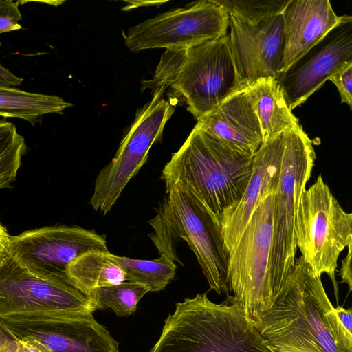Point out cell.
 <instances>
[{
	"mask_svg": "<svg viewBox=\"0 0 352 352\" xmlns=\"http://www.w3.org/2000/svg\"><path fill=\"white\" fill-rule=\"evenodd\" d=\"M17 339L0 320V352H14Z\"/></svg>",
	"mask_w": 352,
	"mask_h": 352,
	"instance_id": "cell-30",
	"label": "cell"
},
{
	"mask_svg": "<svg viewBox=\"0 0 352 352\" xmlns=\"http://www.w3.org/2000/svg\"><path fill=\"white\" fill-rule=\"evenodd\" d=\"M187 49L166 50L162 56L153 78L146 81L145 87L152 88L153 93L166 90L173 85L185 60Z\"/></svg>",
	"mask_w": 352,
	"mask_h": 352,
	"instance_id": "cell-26",
	"label": "cell"
},
{
	"mask_svg": "<svg viewBox=\"0 0 352 352\" xmlns=\"http://www.w3.org/2000/svg\"><path fill=\"white\" fill-rule=\"evenodd\" d=\"M312 141L299 125L284 132V146L274 206L270 266L272 289L278 292L296 261V220L300 197L314 166Z\"/></svg>",
	"mask_w": 352,
	"mask_h": 352,
	"instance_id": "cell-7",
	"label": "cell"
},
{
	"mask_svg": "<svg viewBox=\"0 0 352 352\" xmlns=\"http://www.w3.org/2000/svg\"><path fill=\"white\" fill-rule=\"evenodd\" d=\"M148 352H270L238 303L217 304L206 293L177 302Z\"/></svg>",
	"mask_w": 352,
	"mask_h": 352,
	"instance_id": "cell-3",
	"label": "cell"
},
{
	"mask_svg": "<svg viewBox=\"0 0 352 352\" xmlns=\"http://www.w3.org/2000/svg\"><path fill=\"white\" fill-rule=\"evenodd\" d=\"M348 252L346 256L342 261V265L340 269V276L342 278V283H346L349 292L352 290V272H351V256L352 243L347 246Z\"/></svg>",
	"mask_w": 352,
	"mask_h": 352,
	"instance_id": "cell-31",
	"label": "cell"
},
{
	"mask_svg": "<svg viewBox=\"0 0 352 352\" xmlns=\"http://www.w3.org/2000/svg\"><path fill=\"white\" fill-rule=\"evenodd\" d=\"M338 88L341 101L352 109V63H349L329 78Z\"/></svg>",
	"mask_w": 352,
	"mask_h": 352,
	"instance_id": "cell-28",
	"label": "cell"
},
{
	"mask_svg": "<svg viewBox=\"0 0 352 352\" xmlns=\"http://www.w3.org/2000/svg\"><path fill=\"white\" fill-rule=\"evenodd\" d=\"M23 81V78L14 75L0 63V87H16L20 85Z\"/></svg>",
	"mask_w": 352,
	"mask_h": 352,
	"instance_id": "cell-32",
	"label": "cell"
},
{
	"mask_svg": "<svg viewBox=\"0 0 352 352\" xmlns=\"http://www.w3.org/2000/svg\"><path fill=\"white\" fill-rule=\"evenodd\" d=\"M21 1L12 0H0V34L21 29L19 23L22 20L19 10Z\"/></svg>",
	"mask_w": 352,
	"mask_h": 352,
	"instance_id": "cell-27",
	"label": "cell"
},
{
	"mask_svg": "<svg viewBox=\"0 0 352 352\" xmlns=\"http://www.w3.org/2000/svg\"><path fill=\"white\" fill-rule=\"evenodd\" d=\"M284 49L280 72L341 21L328 0H290L283 13Z\"/></svg>",
	"mask_w": 352,
	"mask_h": 352,
	"instance_id": "cell-16",
	"label": "cell"
},
{
	"mask_svg": "<svg viewBox=\"0 0 352 352\" xmlns=\"http://www.w3.org/2000/svg\"><path fill=\"white\" fill-rule=\"evenodd\" d=\"M10 240V236L8 234L7 229L0 223V266L9 256L8 248Z\"/></svg>",
	"mask_w": 352,
	"mask_h": 352,
	"instance_id": "cell-33",
	"label": "cell"
},
{
	"mask_svg": "<svg viewBox=\"0 0 352 352\" xmlns=\"http://www.w3.org/2000/svg\"><path fill=\"white\" fill-rule=\"evenodd\" d=\"M229 14L213 0L191 3L129 28L125 45L132 52L190 49L227 35Z\"/></svg>",
	"mask_w": 352,
	"mask_h": 352,
	"instance_id": "cell-11",
	"label": "cell"
},
{
	"mask_svg": "<svg viewBox=\"0 0 352 352\" xmlns=\"http://www.w3.org/2000/svg\"><path fill=\"white\" fill-rule=\"evenodd\" d=\"M72 106L57 96L0 87V116L4 118H19L35 125L43 116L61 113Z\"/></svg>",
	"mask_w": 352,
	"mask_h": 352,
	"instance_id": "cell-21",
	"label": "cell"
},
{
	"mask_svg": "<svg viewBox=\"0 0 352 352\" xmlns=\"http://www.w3.org/2000/svg\"><path fill=\"white\" fill-rule=\"evenodd\" d=\"M296 243L300 256L314 273H325L330 278L338 302L336 270L340 254L352 243V214L343 210L321 175L300 197Z\"/></svg>",
	"mask_w": 352,
	"mask_h": 352,
	"instance_id": "cell-8",
	"label": "cell"
},
{
	"mask_svg": "<svg viewBox=\"0 0 352 352\" xmlns=\"http://www.w3.org/2000/svg\"><path fill=\"white\" fill-rule=\"evenodd\" d=\"M334 309L321 276L300 256L272 307L254 324L270 352H344L332 329Z\"/></svg>",
	"mask_w": 352,
	"mask_h": 352,
	"instance_id": "cell-1",
	"label": "cell"
},
{
	"mask_svg": "<svg viewBox=\"0 0 352 352\" xmlns=\"http://www.w3.org/2000/svg\"><path fill=\"white\" fill-rule=\"evenodd\" d=\"M246 91L261 125L263 142L299 125L275 79L258 80L246 87Z\"/></svg>",
	"mask_w": 352,
	"mask_h": 352,
	"instance_id": "cell-19",
	"label": "cell"
},
{
	"mask_svg": "<svg viewBox=\"0 0 352 352\" xmlns=\"http://www.w3.org/2000/svg\"><path fill=\"white\" fill-rule=\"evenodd\" d=\"M204 131L230 147L254 155L263 143L261 125L246 87L228 98L217 109L197 120Z\"/></svg>",
	"mask_w": 352,
	"mask_h": 352,
	"instance_id": "cell-17",
	"label": "cell"
},
{
	"mask_svg": "<svg viewBox=\"0 0 352 352\" xmlns=\"http://www.w3.org/2000/svg\"><path fill=\"white\" fill-rule=\"evenodd\" d=\"M14 352H53L44 342L35 336L28 335L17 339Z\"/></svg>",
	"mask_w": 352,
	"mask_h": 352,
	"instance_id": "cell-29",
	"label": "cell"
},
{
	"mask_svg": "<svg viewBox=\"0 0 352 352\" xmlns=\"http://www.w3.org/2000/svg\"><path fill=\"white\" fill-rule=\"evenodd\" d=\"M149 289L139 283L124 281L91 291L87 297L97 309L110 308L119 316H127L136 310L138 302Z\"/></svg>",
	"mask_w": 352,
	"mask_h": 352,
	"instance_id": "cell-23",
	"label": "cell"
},
{
	"mask_svg": "<svg viewBox=\"0 0 352 352\" xmlns=\"http://www.w3.org/2000/svg\"><path fill=\"white\" fill-rule=\"evenodd\" d=\"M90 251L108 252L105 236L67 226L43 227L10 236L8 248L9 256L21 267L67 282V266Z\"/></svg>",
	"mask_w": 352,
	"mask_h": 352,
	"instance_id": "cell-12",
	"label": "cell"
},
{
	"mask_svg": "<svg viewBox=\"0 0 352 352\" xmlns=\"http://www.w3.org/2000/svg\"><path fill=\"white\" fill-rule=\"evenodd\" d=\"M278 178L263 194L228 252L227 278L231 296L226 300L239 304L253 323L272 307L275 296L270 259Z\"/></svg>",
	"mask_w": 352,
	"mask_h": 352,
	"instance_id": "cell-6",
	"label": "cell"
},
{
	"mask_svg": "<svg viewBox=\"0 0 352 352\" xmlns=\"http://www.w3.org/2000/svg\"><path fill=\"white\" fill-rule=\"evenodd\" d=\"M352 63V16L340 23L276 78L292 111L326 80Z\"/></svg>",
	"mask_w": 352,
	"mask_h": 352,
	"instance_id": "cell-13",
	"label": "cell"
},
{
	"mask_svg": "<svg viewBox=\"0 0 352 352\" xmlns=\"http://www.w3.org/2000/svg\"><path fill=\"white\" fill-rule=\"evenodd\" d=\"M96 310L65 280L35 274L10 256L0 266V320L9 330L52 331Z\"/></svg>",
	"mask_w": 352,
	"mask_h": 352,
	"instance_id": "cell-5",
	"label": "cell"
},
{
	"mask_svg": "<svg viewBox=\"0 0 352 352\" xmlns=\"http://www.w3.org/2000/svg\"><path fill=\"white\" fill-rule=\"evenodd\" d=\"M253 155L211 136L197 124L165 165L166 192L179 185L193 194L219 222L243 195L252 173Z\"/></svg>",
	"mask_w": 352,
	"mask_h": 352,
	"instance_id": "cell-2",
	"label": "cell"
},
{
	"mask_svg": "<svg viewBox=\"0 0 352 352\" xmlns=\"http://www.w3.org/2000/svg\"><path fill=\"white\" fill-rule=\"evenodd\" d=\"M229 14L251 25L265 23L283 13L290 0H213Z\"/></svg>",
	"mask_w": 352,
	"mask_h": 352,
	"instance_id": "cell-25",
	"label": "cell"
},
{
	"mask_svg": "<svg viewBox=\"0 0 352 352\" xmlns=\"http://www.w3.org/2000/svg\"><path fill=\"white\" fill-rule=\"evenodd\" d=\"M284 133L263 142L253 155L252 173L240 200L226 211L220 221L228 252L233 248L263 194L279 176Z\"/></svg>",
	"mask_w": 352,
	"mask_h": 352,
	"instance_id": "cell-15",
	"label": "cell"
},
{
	"mask_svg": "<svg viewBox=\"0 0 352 352\" xmlns=\"http://www.w3.org/2000/svg\"><path fill=\"white\" fill-rule=\"evenodd\" d=\"M170 88L184 100L187 110L197 120L245 88L233 58L228 35L188 49Z\"/></svg>",
	"mask_w": 352,
	"mask_h": 352,
	"instance_id": "cell-10",
	"label": "cell"
},
{
	"mask_svg": "<svg viewBox=\"0 0 352 352\" xmlns=\"http://www.w3.org/2000/svg\"><path fill=\"white\" fill-rule=\"evenodd\" d=\"M229 27L231 51L244 87L261 79H276L283 56L282 14L254 25L229 16Z\"/></svg>",
	"mask_w": 352,
	"mask_h": 352,
	"instance_id": "cell-14",
	"label": "cell"
},
{
	"mask_svg": "<svg viewBox=\"0 0 352 352\" xmlns=\"http://www.w3.org/2000/svg\"><path fill=\"white\" fill-rule=\"evenodd\" d=\"M164 92L154 91L152 99L137 111L114 157L96 178L89 204L103 215L110 212L129 182L146 162L150 148L161 138L174 113L173 104L162 97Z\"/></svg>",
	"mask_w": 352,
	"mask_h": 352,
	"instance_id": "cell-9",
	"label": "cell"
},
{
	"mask_svg": "<svg viewBox=\"0 0 352 352\" xmlns=\"http://www.w3.org/2000/svg\"><path fill=\"white\" fill-rule=\"evenodd\" d=\"M149 224L150 236L160 254L179 262L175 253L178 239L194 252L211 289L231 296L227 278L228 252L219 222L190 192L173 186Z\"/></svg>",
	"mask_w": 352,
	"mask_h": 352,
	"instance_id": "cell-4",
	"label": "cell"
},
{
	"mask_svg": "<svg viewBox=\"0 0 352 352\" xmlns=\"http://www.w3.org/2000/svg\"><path fill=\"white\" fill-rule=\"evenodd\" d=\"M28 147L16 126L0 120V189L8 187L15 179Z\"/></svg>",
	"mask_w": 352,
	"mask_h": 352,
	"instance_id": "cell-24",
	"label": "cell"
},
{
	"mask_svg": "<svg viewBox=\"0 0 352 352\" xmlns=\"http://www.w3.org/2000/svg\"><path fill=\"white\" fill-rule=\"evenodd\" d=\"M10 331L16 339L35 336L53 352H119L118 342L92 314L71 319L52 331Z\"/></svg>",
	"mask_w": 352,
	"mask_h": 352,
	"instance_id": "cell-18",
	"label": "cell"
},
{
	"mask_svg": "<svg viewBox=\"0 0 352 352\" xmlns=\"http://www.w3.org/2000/svg\"><path fill=\"white\" fill-rule=\"evenodd\" d=\"M109 252L90 251L74 260L67 267V282L87 296L92 290L126 280L121 266Z\"/></svg>",
	"mask_w": 352,
	"mask_h": 352,
	"instance_id": "cell-20",
	"label": "cell"
},
{
	"mask_svg": "<svg viewBox=\"0 0 352 352\" xmlns=\"http://www.w3.org/2000/svg\"><path fill=\"white\" fill-rule=\"evenodd\" d=\"M122 268L127 281L146 287L150 292L164 289L172 280L176 272L174 261L166 254L154 260L134 259L111 254Z\"/></svg>",
	"mask_w": 352,
	"mask_h": 352,
	"instance_id": "cell-22",
	"label": "cell"
}]
</instances>
